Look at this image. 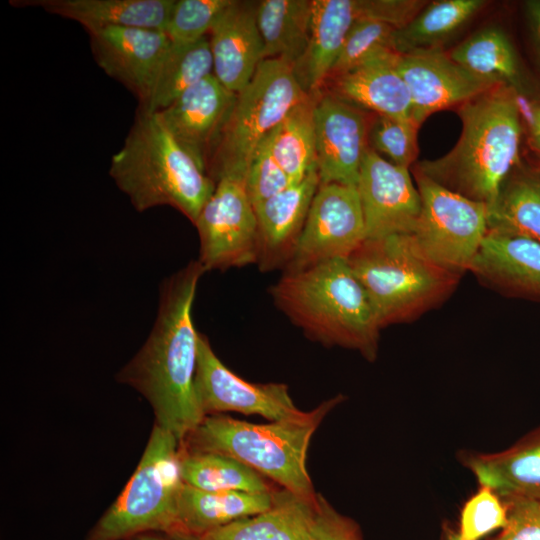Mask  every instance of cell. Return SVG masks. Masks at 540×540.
Masks as SVG:
<instances>
[{"label":"cell","mask_w":540,"mask_h":540,"mask_svg":"<svg viewBox=\"0 0 540 540\" xmlns=\"http://www.w3.org/2000/svg\"><path fill=\"white\" fill-rule=\"evenodd\" d=\"M503 501L508 521L492 540H540V500L510 498Z\"/></svg>","instance_id":"39"},{"label":"cell","mask_w":540,"mask_h":540,"mask_svg":"<svg viewBox=\"0 0 540 540\" xmlns=\"http://www.w3.org/2000/svg\"><path fill=\"white\" fill-rule=\"evenodd\" d=\"M195 391L203 415L235 411L269 421L306 419L310 412L297 408L283 383H252L228 369L199 333Z\"/></svg>","instance_id":"12"},{"label":"cell","mask_w":540,"mask_h":540,"mask_svg":"<svg viewBox=\"0 0 540 540\" xmlns=\"http://www.w3.org/2000/svg\"><path fill=\"white\" fill-rule=\"evenodd\" d=\"M469 271L494 289L540 298V243L487 231Z\"/></svg>","instance_id":"21"},{"label":"cell","mask_w":540,"mask_h":540,"mask_svg":"<svg viewBox=\"0 0 540 540\" xmlns=\"http://www.w3.org/2000/svg\"><path fill=\"white\" fill-rule=\"evenodd\" d=\"M256 10V2L233 0L209 33L213 75L236 94L247 86L263 61Z\"/></svg>","instance_id":"19"},{"label":"cell","mask_w":540,"mask_h":540,"mask_svg":"<svg viewBox=\"0 0 540 540\" xmlns=\"http://www.w3.org/2000/svg\"><path fill=\"white\" fill-rule=\"evenodd\" d=\"M205 272L198 260L190 261L164 280L147 340L116 375L117 382L146 398L155 424L180 443L205 417L195 391L199 332L192 319L198 282Z\"/></svg>","instance_id":"1"},{"label":"cell","mask_w":540,"mask_h":540,"mask_svg":"<svg viewBox=\"0 0 540 540\" xmlns=\"http://www.w3.org/2000/svg\"><path fill=\"white\" fill-rule=\"evenodd\" d=\"M535 156H536V161H535L534 163H535V164L538 166V168L540 169V156H537V155H535Z\"/></svg>","instance_id":"46"},{"label":"cell","mask_w":540,"mask_h":540,"mask_svg":"<svg viewBox=\"0 0 540 540\" xmlns=\"http://www.w3.org/2000/svg\"><path fill=\"white\" fill-rule=\"evenodd\" d=\"M319 185L315 163L300 181L254 205L260 270H284L296 249Z\"/></svg>","instance_id":"18"},{"label":"cell","mask_w":540,"mask_h":540,"mask_svg":"<svg viewBox=\"0 0 540 540\" xmlns=\"http://www.w3.org/2000/svg\"><path fill=\"white\" fill-rule=\"evenodd\" d=\"M507 521L503 499L491 488L480 485L461 510L457 532L462 540H479L495 529H503Z\"/></svg>","instance_id":"37"},{"label":"cell","mask_w":540,"mask_h":540,"mask_svg":"<svg viewBox=\"0 0 540 540\" xmlns=\"http://www.w3.org/2000/svg\"><path fill=\"white\" fill-rule=\"evenodd\" d=\"M129 540H201V537L182 530L152 531L138 534Z\"/></svg>","instance_id":"44"},{"label":"cell","mask_w":540,"mask_h":540,"mask_svg":"<svg viewBox=\"0 0 540 540\" xmlns=\"http://www.w3.org/2000/svg\"><path fill=\"white\" fill-rule=\"evenodd\" d=\"M316 512L317 503L276 489L266 510L211 530L201 540H316Z\"/></svg>","instance_id":"25"},{"label":"cell","mask_w":540,"mask_h":540,"mask_svg":"<svg viewBox=\"0 0 540 540\" xmlns=\"http://www.w3.org/2000/svg\"><path fill=\"white\" fill-rule=\"evenodd\" d=\"M292 183L274 158L266 137L255 150L245 174L246 190L253 206L280 193Z\"/></svg>","instance_id":"38"},{"label":"cell","mask_w":540,"mask_h":540,"mask_svg":"<svg viewBox=\"0 0 540 540\" xmlns=\"http://www.w3.org/2000/svg\"><path fill=\"white\" fill-rule=\"evenodd\" d=\"M316 98L309 95L297 104L267 136L274 158L294 183L316 163Z\"/></svg>","instance_id":"33"},{"label":"cell","mask_w":540,"mask_h":540,"mask_svg":"<svg viewBox=\"0 0 540 540\" xmlns=\"http://www.w3.org/2000/svg\"><path fill=\"white\" fill-rule=\"evenodd\" d=\"M462 131L446 155L414 170L468 199L490 207L522 162V111L518 92L501 83L458 107Z\"/></svg>","instance_id":"2"},{"label":"cell","mask_w":540,"mask_h":540,"mask_svg":"<svg viewBox=\"0 0 540 540\" xmlns=\"http://www.w3.org/2000/svg\"><path fill=\"white\" fill-rule=\"evenodd\" d=\"M365 239V222L357 188L320 183L284 272L301 271L332 259H347Z\"/></svg>","instance_id":"11"},{"label":"cell","mask_w":540,"mask_h":540,"mask_svg":"<svg viewBox=\"0 0 540 540\" xmlns=\"http://www.w3.org/2000/svg\"><path fill=\"white\" fill-rule=\"evenodd\" d=\"M448 53L455 62L478 76L507 84L518 93L524 87L517 53L499 27L476 31Z\"/></svg>","instance_id":"31"},{"label":"cell","mask_w":540,"mask_h":540,"mask_svg":"<svg viewBox=\"0 0 540 540\" xmlns=\"http://www.w3.org/2000/svg\"><path fill=\"white\" fill-rule=\"evenodd\" d=\"M356 188L366 239L413 233L421 211V198L408 168L387 161L368 147Z\"/></svg>","instance_id":"14"},{"label":"cell","mask_w":540,"mask_h":540,"mask_svg":"<svg viewBox=\"0 0 540 540\" xmlns=\"http://www.w3.org/2000/svg\"><path fill=\"white\" fill-rule=\"evenodd\" d=\"M421 211L411 234L423 253L459 276L469 271L488 231L485 204L455 193L417 170Z\"/></svg>","instance_id":"9"},{"label":"cell","mask_w":540,"mask_h":540,"mask_svg":"<svg viewBox=\"0 0 540 540\" xmlns=\"http://www.w3.org/2000/svg\"><path fill=\"white\" fill-rule=\"evenodd\" d=\"M396 28L368 18H357L352 25L328 80L358 66L383 49H392Z\"/></svg>","instance_id":"36"},{"label":"cell","mask_w":540,"mask_h":540,"mask_svg":"<svg viewBox=\"0 0 540 540\" xmlns=\"http://www.w3.org/2000/svg\"><path fill=\"white\" fill-rule=\"evenodd\" d=\"M427 3L421 0H357L358 18L377 20L400 29Z\"/></svg>","instance_id":"40"},{"label":"cell","mask_w":540,"mask_h":540,"mask_svg":"<svg viewBox=\"0 0 540 540\" xmlns=\"http://www.w3.org/2000/svg\"><path fill=\"white\" fill-rule=\"evenodd\" d=\"M396 66L409 89L411 119L420 126L431 114L459 107L501 84L470 72L442 47L398 54Z\"/></svg>","instance_id":"13"},{"label":"cell","mask_w":540,"mask_h":540,"mask_svg":"<svg viewBox=\"0 0 540 540\" xmlns=\"http://www.w3.org/2000/svg\"><path fill=\"white\" fill-rule=\"evenodd\" d=\"M531 50L540 74V0H528L524 4Z\"/></svg>","instance_id":"42"},{"label":"cell","mask_w":540,"mask_h":540,"mask_svg":"<svg viewBox=\"0 0 540 540\" xmlns=\"http://www.w3.org/2000/svg\"><path fill=\"white\" fill-rule=\"evenodd\" d=\"M314 121L315 162L320 183L356 187L368 148L369 124L364 113L332 93L318 94Z\"/></svg>","instance_id":"15"},{"label":"cell","mask_w":540,"mask_h":540,"mask_svg":"<svg viewBox=\"0 0 540 540\" xmlns=\"http://www.w3.org/2000/svg\"><path fill=\"white\" fill-rule=\"evenodd\" d=\"M529 108V143L534 154L540 156V100L534 101Z\"/></svg>","instance_id":"43"},{"label":"cell","mask_w":540,"mask_h":540,"mask_svg":"<svg viewBox=\"0 0 540 540\" xmlns=\"http://www.w3.org/2000/svg\"><path fill=\"white\" fill-rule=\"evenodd\" d=\"M175 0H28L13 5L36 6L80 23L90 32L108 27L165 31Z\"/></svg>","instance_id":"24"},{"label":"cell","mask_w":540,"mask_h":540,"mask_svg":"<svg viewBox=\"0 0 540 540\" xmlns=\"http://www.w3.org/2000/svg\"><path fill=\"white\" fill-rule=\"evenodd\" d=\"M233 0H175L165 28L172 43L189 44L210 33Z\"/></svg>","instance_id":"35"},{"label":"cell","mask_w":540,"mask_h":540,"mask_svg":"<svg viewBox=\"0 0 540 540\" xmlns=\"http://www.w3.org/2000/svg\"><path fill=\"white\" fill-rule=\"evenodd\" d=\"M488 231L522 236L540 243V169L522 162L504 181L488 207Z\"/></svg>","instance_id":"27"},{"label":"cell","mask_w":540,"mask_h":540,"mask_svg":"<svg viewBox=\"0 0 540 540\" xmlns=\"http://www.w3.org/2000/svg\"><path fill=\"white\" fill-rule=\"evenodd\" d=\"M316 540H363L358 524L338 512L320 493L314 523Z\"/></svg>","instance_id":"41"},{"label":"cell","mask_w":540,"mask_h":540,"mask_svg":"<svg viewBox=\"0 0 540 540\" xmlns=\"http://www.w3.org/2000/svg\"><path fill=\"white\" fill-rule=\"evenodd\" d=\"M270 294L277 307L309 338L356 350L368 361L376 359L382 328L347 259L284 272Z\"/></svg>","instance_id":"3"},{"label":"cell","mask_w":540,"mask_h":540,"mask_svg":"<svg viewBox=\"0 0 540 540\" xmlns=\"http://www.w3.org/2000/svg\"><path fill=\"white\" fill-rule=\"evenodd\" d=\"M307 95L293 66L281 59L263 60L236 101L207 166L216 182L225 175L245 177L260 143Z\"/></svg>","instance_id":"8"},{"label":"cell","mask_w":540,"mask_h":540,"mask_svg":"<svg viewBox=\"0 0 540 540\" xmlns=\"http://www.w3.org/2000/svg\"><path fill=\"white\" fill-rule=\"evenodd\" d=\"M483 0H440L426 6L404 27L396 29L392 48L398 54L442 47L484 6Z\"/></svg>","instance_id":"30"},{"label":"cell","mask_w":540,"mask_h":540,"mask_svg":"<svg viewBox=\"0 0 540 540\" xmlns=\"http://www.w3.org/2000/svg\"><path fill=\"white\" fill-rule=\"evenodd\" d=\"M194 225L200 240L198 261L205 271L257 263V217L245 177H220Z\"/></svg>","instance_id":"10"},{"label":"cell","mask_w":540,"mask_h":540,"mask_svg":"<svg viewBox=\"0 0 540 540\" xmlns=\"http://www.w3.org/2000/svg\"><path fill=\"white\" fill-rule=\"evenodd\" d=\"M419 127L412 119L376 115L368 126V147L387 161L409 169L418 156Z\"/></svg>","instance_id":"34"},{"label":"cell","mask_w":540,"mask_h":540,"mask_svg":"<svg viewBox=\"0 0 540 540\" xmlns=\"http://www.w3.org/2000/svg\"><path fill=\"white\" fill-rule=\"evenodd\" d=\"M179 462L182 481L200 490L247 493L276 490L266 477L232 457L179 447Z\"/></svg>","instance_id":"32"},{"label":"cell","mask_w":540,"mask_h":540,"mask_svg":"<svg viewBox=\"0 0 540 540\" xmlns=\"http://www.w3.org/2000/svg\"><path fill=\"white\" fill-rule=\"evenodd\" d=\"M273 493L204 491L184 483L177 505L178 530L201 537L266 510L272 504Z\"/></svg>","instance_id":"26"},{"label":"cell","mask_w":540,"mask_h":540,"mask_svg":"<svg viewBox=\"0 0 540 540\" xmlns=\"http://www.w3.org/2000/svg\"><path fill=\"white\" fill-rule=\"evenodd\" d=\"M338 395L322 402L303 420L250 423L221 414L204 417L180 443L190 452L232 457L306 501L316 504L306 467L311 438L325 416L341 401Z\"/></svg>","instance_id":"5"},{"label":"cell","mask_w":540,"mask_h":540,"mask_svg":"<svg viewBox=\"0 0 540 540\" xmlns=\"http://www.w3.org/2000/svg\"><path fill=\"white\" fill-rule=\"evenodd\" d=\"M312 0H263L256 19L263 60L281 59L292 66L304 54L310 36Z\"/></svg>","instance_id":"28"},{"label":"cell","mask_w":540,"mask_h":540,"mask_svg":"<svg viewBox=\"0 0 540 540\" xmlns=\"http://www.w3.org/2000/svg\"><path fill=\"white\" fill-rule=\"evenodd\" d=\"M91 50L99 67L126 86L143 105L155 75L171 46L162 30L108 27L89 32Z\"/></svg>","instance_id":"16"},{"label":"cell","mask_w":540,"mask_h":540,"mask_svg":"<svg viewBox=\"0 0 540 540\" xmlns=\"http://www.w3.org/2000/svg\"><path fill=\"white\" fill-rule=\"evenodd\" d=\"M237 94L210 75L157 112L175 139L206 169ZM208 173V172H207Z\"/></svg>","instance_id":"17"},{"label":"cell","mask_w":540,"mask_h":540,"mask_svg":"<svg viewBox=\"0 0 540 540\" xmlns=\"http://www.w3.org/2000/svg\"><path fill=\"white\" fill-rule=\"evenodd\" d=\"M179 447L172 433L154 423L133 475L84 540H129L145 532L178 530L184 484Z\"/></svg>","instance_id":"7"},{"label":"cell","mask_w":540,"mask_h":540,"mask_svg":"<svg viewBox=\"0 0 540 540\" xmlns=\"http://www.w3.org/2000/svg\"><path fill=\"white\" fill-rule=\"evenodd\" d=\"M392 49H383L350 71L330 79L332 94L376 115L411 119L409 89L397 70Z\"/></svg>","instance_id":"20"},{"label":"cell","mask_w":540,"mask_h":540,"mask_svg":"<svg viewBox=\"0 0 540 540\" xmlns=\"http://www.w3.org/2000/svg\"><path fill=\"white\" fill-rule=\"evenodd\" d=\"M109 175L138 212L171 206L193 224L216 182L171 134L158 113L139 109Z\"/></svg>","instance_id":"4"},{"label":"cell","mask_w":540,"mask_h":540,"mask_svg":"<svg viewBox=\"0 0 540 540\" xmlns=\"http://www.w3.org/2000/svg\"><path fill=\"white\" fill-rule=\"evenodd\" d=\"M444 540H462L457 531L450 528L445 529Z\"/></svg>","instance_id":"45"},{"label":"cell","mask_w":540,"mask_h":540,"mask_svg":"<svg viewBox=\"0 0 540 540\" xmlns=\"http://www.w3.org/2000/svg\"><path fill=\"white\" fill-rule=\"evenodd\" d=\"M357 18V0H312L309 42L293 65L294 75L307 95L320 94Z\"/></svg>","instance_id":"22"},{"label":"cell","mask_w":540,"mask_h":540,"mask_svg":"<svg viewBox=\"0 0 540 540\" xmlns=\"http://www.w3.org/2000/svg\"><path fill=\"white\" fill-rule=\"evenodd\" d=\"M210 75H213V57L207 36L189 44L171 43L155 75L149 96L139 109L149 113L160 112L188 88Z\"/></svg>","instance_id":"29"},{"label":"cell","mask_w":540,"mask_h":540,"mask_svg":"<svg viewBox=\"0 0 540 540\" xmlns=\"http://www.w3.org/2000/svg\"><path fill=\"white\" fill-rule=\"evenodd\" d=\"M460 457L479 484L491 488L503 500H540V427L505 450L464 451Z\"/></svg>","instance_id":"23"},{"label":"cell","mask_w":540,"mask_h":540,"mask_svg":"<svg viewBox=\"0 0 540 540\" xmlns=\"http://www.w3.org/2000/svg\"><path fill=\"white\" fill-rule=\"evenodd\" d=\"M347 261L381 328L409 322L439 306L461 278L429 259L411 234L365 239Z\"/></svg>","instance_id":"6"}]
</instances>
